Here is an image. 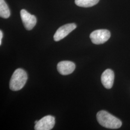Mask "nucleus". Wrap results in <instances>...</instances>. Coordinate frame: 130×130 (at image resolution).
<instances>
[{
    "label": "nucleus",
    "mask_w": 130,
    "mask_h": 130,
    "mask_svg": "<svg viewBox=\"0 0 130 130\" xmlns=\"http://www.w3.org/2000/svg\"><path fill=\"white\" fill-rule=\"evenodd\" d=\"M96 118L101 125L108 129H117L120 128L122 125L121 121L119 119L105 110L98 112Z\"/></svg>",
    "instance_id": "f257e3e1"
},
{
    "label": "nucleus",
    "mask_w": 130,
    "mask_h": 130,
    "mask_svg": "<svg viewBox=\"0 0 130 130\" xmlns=\"http://www.w3.org/2000/svg\"><path fill=\"white\" fill-rule=\"evenodd\" d=\"M28 79L26 72L21 69H18L14 71L10 79V89L14 91H17L23 88Z\"/></svg>",
    "instance_id": "f03ea898"
},
{
    "label": "nucleus",
    "mask_w": 130,
    "mask_h": 130,
    "mask_svg": "<svg viewBox=\"0 0 130 130\" xmlns=\"http://www.w3.org/2000/svg\"><path fill=\"white\" fill-rule=\"evenodd\" d=\"M111 36L110 32L107 29H98L91 33L90 38L93 44H101L107 41Z\"/></svg>",
    "instance_id": "7ed1b4c3"
},
{
    "label": "nucleus",
    "mask_w": 130,
    "mask_h": 130,
    "mask_svg": "<svg viewBox=\"0 0 130 130\" xmlns=\"http://www.w3.org/2000/svg\"><path fill=\"white\" fill-rule=\"evenodd\" d=\"M55 124V118L52 116L48 115L43 117L35 124L34 129L35 130H50L52 129Z\"/></svg>",
    "instance_id": "20e7f679"
},
{
    "label": "nucleus",
    "mask_w": 130,
    "mask_h": 130,
    "mask_svg": "<svg viewBox=\"0 0 130 130\" xmlns=\"http://www.w3.org/2000/svg\"><path fill=\"white\" fill-rule=\"evenodd\" d=\"M76 27L77 26L74 23L67 24L61 26L55 33L54 36V40L56 42L60 41L74 30Z\"/></svg>",
    "instance_id": "39448f33"
},
{
    "label": "nucleus",
    "mask_w": 130,
    "mask_h": 130,
    "mask_svg": "<svg viewBox=\"0 0 130 130\" xmlns=\"http://www.w3.org/2000/svg\"><path fill=\"white\" fill-rule=\"evenodd\" d=\"M20 16L24 27L27 30H31L36 25L37 23L36 17L34 15L29 13L26 10H21Z\"/></svg>",
    "instance_id": "423d86ee"
},
{
    "label": "nucleus",
    "mask_w": 130,
    "mask_h": 130,
    "mask_svg": "<svg viewBox=\"0 0 130 130\" xmlns=\"http://www.w3.org/2000/svg\"><path fill=\"white\" fill-rule=\"evenodd\" d=\"M76 68L75 64L70 61H63L60 62L57 65V69L58 72L62 75H67L71 74Z\"/></svg>",
    "instance_id": "0eeeda50"
},
{
    "label": "nucleus",
    "mask_w": 130,
    "mask_h": 130,
    "mask_svg": "<svg viewBox=\"0 0 130 130\" xmlns=\"http://www.w3.org/2000/svg\"><path fill=\"white\" fill-rule=\"evenodd\" d=\"M114 73L110 69L104 71L101 75V83L103 86L107 89L111 88L114 80Z\"/></svg>",
    "instance_id": "6e6552de"
},
{
    "label": "nucleus",
    "mask_w": 130,
    "mask_h": 130,
    "mask_svg": "<svg viewBox=\"0 0 130 130\" xmlns=\"http://www.w3.org/2000/svg\"><path fill=\"white\" fill-rule=\"evenodd\" d=\"M10 15V12L4 0H0V16L3 19H8Z\"/></svg>",
    "instance_id": "1a4fd4ad"
},
{
    "label": "nucleus",
    "mask_w": 130,
    "mask_h": 130,
    "mask_svg": "<svg viewBox=\"0 0 130 130\" xmlns=\"http://www.w3.org/2000/svg\"><path fill=\"white\" fill-rule=\"evenodd\" d=\"M100 0H75L77 6L82 7H90L96 5Z\"/></svg>",
    "instance_id": "9d476101"
},
{
    "label": "nucleus",
    "mask_w": 130,
    "mask_h": 130,
    "mask_svg": "<svg viewBox=\"0 0 130 130\" xmlns=\"http://www.w3.org/2000/svg\"><path fill=\"white\" fill-rule=\"evenodd\" d=\"M3 37V33L2 30L0 31V45L2 44V40Z\"/></svg>",
    "instance_id": "9b49d317"
},
{
    "label": "nucleus",
    "mask_w": 130,
    "mask_h": 130,
    "mask_svg": "<svg viewBox=\"0 0 130 130\" xmlns=\"http://www.w3.org/2000/svg\"><path fill=\"white\" fill-rule=\"evenodd\" d=\"M38 121H35V124H36V123H37V122H38Z\"/></svg>",
    "instance_id": "f8f14e48"
}]
</instances>
